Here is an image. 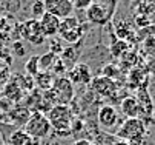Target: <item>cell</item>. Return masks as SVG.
<instances>
[{
	"instance_id": "ac0fdd59",
	"label": "cell",
	"mask_w": 155,
	"mask_h": 145,
	"mask_svg": "<svg viewBox=\"0 0 155 145\" xmlns=\"http://www.w3.org/2000/svg\"><path fill=\"white\" fill-rule=\"evenodd\" d=\"M5 94H6V97H9L11 100L17 102V100H20L21 97H23V90H21L20 87H17L15 84H9V85L5 88Z\"/></svg>"
},
{
	"instance_id": "30bf717a",
	"label": "cell",
	"mask_w": 155,
	"mask_h": 145,
	"mask_svg": "<svg viewBox=\"0 0 155 145\" xmlns=\"http://www.w3.org/2000/svg\"><path fill=\"white\" fill-rule=\"evenodd\" d=\"M89 87H91V90H92L94 94H98V96H103V97H112L117 93V84H115V80L107 79L104 76H98V77L92 79Z\"/></svg>"
},
{
	"instance_id": "5b68a950",
	"label": "cell",
	"mask_w": 155,
	"mask_h": 145,
	"mask_svg": "<svg viewBox=\"0 0 155 145\" xmlns=\"http://www.w3.org/2000/svg\"><path fill=\"white\" fill-rule=\"evenodd\" d=\"M51 90L55 94L57 105H58V103H60V105H69V102L74 97V85L71 84V80L66 76L55 77Z\"/></svg>"
},
{
	"instance_id": "8992f818",
	"label": "cell",
	"mask_w": 155,
	"mask_h": 145,
	"mask_svg": "<svg viewBox=\"0 0 155 145\" xmlns=\"http://www.w3.org/2000/svg\"><path fill=\"white\" fill-rule=\"evenodd\" d=\"M97 120H98V125L101 128H104V131H114V128L120 122L118 111L115 110V107L109 105V103L101 105L97 113Z\"/></svg>"
},
{
	"instance_id": "9a60e30c",
	"label": "cell",
	"mask_w": 155,
	"mask_h": 145,
	"mask_svg": "<svg viewBox=\"0 0 155 145\" xmlns=\"http://www.w3.org/2000/svg\"><path fill=\"white\" fill-rule=\"evenodd\" d=\"M55 80V76L49 71H40L34 76V85L40 88L41 91H48L52 88V84Z\"/></svg>"
},
{
	"instance_id": "f1b7e54d",
	"label": "cell",
	"mask_w": 155,
	"mask_h": 145,
	"mask_svg": "<svg viewBox=\"0 0 155 145\" xmlns=\"http://www.w3.org/2000/svg\"><path fill=\"white\" fill-rule=\"evenodd\" d=\"M95 145H109V143H95Z\"/></svg>"
},
{
	"instance_id": "277c9868",
	"label": "cell",
	"mask_w": 155,
	"mask_h": 145,
	"mask_svg": "<svg viewBox=\"0 0 155 145\" xmlns=\"http://www.w3.org/2000/svg\"><path fill=\"white\" fill-rule=\"evenodd\" d=\"M17 29H18V36L21 39L28 40V42H31L32 45H43V42L46 40L45 34L41 33V28H40V23L37 19H29L26 22L20 23Z\"/></svg>"
},
{
	"instance_id": "f546056e",
	"label": "cell",
	"mask_w": 155,
	"mask_h": 145,
	"mask_svg": "<svg viewBox=\"0 0 155 145\" xmlns=\"http://www.w3.org/2000/svg\"><path fill=\"white\" fill-rule=\"evenodd\" d=\"M69 2H72V0H69Z\"/></svg>"
},
{
	"instance_id": "d6986e66",
	"label": "cell",
	"mask_w": 155,
	"mask_h": 145,
	"mask_svg": "<svg viewBox=\"0 0 155 145\" xmlns=\"http://www.w3.org/2000/svg\"><path fill=\"white\" fill-rule=\"evenodd\" d=\"M25 70H26V74L34 77L37 73H40V67H38V56H31L28 59V62L25 64Z\"/></svg>"
},
{
	"instance_id": "603a6c76",
	"label": "cell",
	"mask_w": 155,
	"mask_h": 145,
	"mask_svg": "<svg viewBox=\"0 0 155 145\" xmlns=\"http://www.w3.org/2000/svg\"><path fill=\"white\" fill-rule=\"evenodd\" d=\"M61 42L63 40L60 39V37H49V53H54V54H57V56H60V53L63 51V45H61Z\"/></svg>"
},
{
	"instance_id": "ffe728a7",
	"label": "cell",
	"mask_w": 155,
	"mask_h": 145,
	"mask_svg": "<svg viewBox=\"0 0 155 145\" xmlns=\"http://www.w3.org/2000/svg\"><path fill=\"white\" fill-rule=\"evenodd\" d=\"M129 50L127 43H126V40H117V42L112 43V47H110V53H112V56L115 57H123V54Z\"/></svg>"
},
{
	"instance_id": "7402d4cb",
	"label": "cell",
	"mask_w": 155,
	"mask_h": 145,
	"mask_svg": "<svg viewBox=\"0 0 155 145\" xmlns=\"http://www.w3.org/2000/svg\"><path fill=\"white\" fill-rule=\"evenodd\" d=\"M45 12H46V9H45V5H43V0H34V3H32V6H31V14H32V17L38 20Z\"/></svg>"
},
{
	"instance_id": "ba28073f",
	"label": "cell",
	"mask_w": 155,
	"mask_h": 145,
	"mask_svg": "<svg viewBox=\"0 0 155 145\" xmlns=\"http://www.w3.org/2000/svg\"><path fill=\"white\" fill-rule=\"evenodd\" d=\"M84 12H86V20L87 22L92 23V25H97V26L106 25L107 20L112 17V12H110L104 5L97 3V2H94Z\"/></svg>"
},
{
	"instance_id": "44dd1931",
	"label": "cell",
	"mask_w": 155,
	"mask_h": 145,
	"mask_svg": "<svg viewBox=\"0 0 155 145\" xmlns=\"http://www.w3.org/2000/svg\"><path fill=\"white\" fill-rule=\"evenodd\" d=\"M143 51L149 57L155 59V36H147L144 39V42H143Z\"/></svg>"
},
{
	"instance_id": "d4e9b609",
	"label": "cell",
	"mask_w": 155,
	"mask_h": 145,
	"mask_svg": "<svg viewBox=\"0 0 155 145\" xmlns=\"http://www.w3.org/2000/svg\"><path fill=\"white\" fill-rule=\"evenodd\" d=\"M12 50H14V53H15L18 57H23V56L26 54V48H25L23 42H20V40H17V42L12 43Z\"/></svg>"
},
{
	"instance_id": "cb8c5ba5",
	"label": "cell",
	"mask_w": 155,
	"mask_h": 145,
	"mask_svg": "<svg viewBox=\"0 0 155 145\" xmlns=\"http://www.w3.org/2000/svg\"><path fill=\"white\" fill-rule=\"evenodd\" d=\"M92 3H94V0H72L74 9H78V11H86Z\"/></svg>"
},
{
	"instance_id": "6da1fadb",
	"label": "cell",
	"mask_w": 155,
	"mask_h": 145,
	"mask_svg": "<svg viewBox=\"0 0 155 145\" xmlns=\"http://www.w3.org/2000/svg\"><path fill=\"white\" fill-rule=\"evenodd\" d=\"M49 123H51V128L54 131V134L60 136V137H66V136H71V122L74 119L72 110L69 105H54L48 110V113H45Z\"/></svg>"
},
{
	"instance_id": "9c48e42d",
	"label": "cell",
	"mask_w": 155,
	"mask_h": 145,
	"mask_svg": "<svg viewBox=\"0 0 155 145\" xmlns=\"http://www.w3.org/2000/svg\"><path fill=\"white\" fill-rule=\"evenodd\" d=\"M43 5H45L46 12L54 14L60 20L74 14V6L69 0H43Z\"/></svg>"
},
{
	"instance_id": "5bb4252c",
	"label": "cell",
	"mask_w": 155,
	"mask_h": 145,
	"mask_svg": "<svg viewBox=\"0 0 155 145\" xmlns=\"http://www.w3.org/2000/svg\"><path fill=\"white\" fill-rule=\"evenodd\" d=\"M84 29H86V26H84L83 23H80L78 26H75V28H72V29L58 33V37L63 40V42L68 43V45H75V43H78V42H81V40H83Z\"/></svg>"
},
{
	"instance_id": "52a82bcc",
	"label": "cell",
	"mask_w": 155,
	"mask_h": 145,
	"mask_svg": "<svg viewBox=\"0 0 155 145\" xmlns=\"http://www.w3.org/2000/svg\"><path fill=\"white\" fill-rule=\"evenodd\" d=\"M66 74H68L66 77L71 80V84L78 85V87L89 85L91 80H92V70L87 64H77L71 70H68Z\"/></svg>"
},
{
	"instance_id": "83f0119b",
	"label": "cell",
	"mask_w": 155,
	"mask_h": 145,
	"mask_svg": "<svg viewBox=\"0 0 155 145\" xmlns=\"http://www.w3.org/2000/svg\"><path fill=\"white\" fill-rule=\"evenodd\" d=\"M115 145H127V143H126V142H123V140H120V139H118V140H117V142H115Z\"/></svg>"
},
{
	"instance_id": "e0dca14e",
	"label": "cell",
	"mask_w": 155,
	"mask_h": 145,
	"mask_svg": "<svg viewBox=\"0 0 155 145\" xmlns=\"http://www.w3.org/2000/svg\"><path fill=\"white\" fill-rule=\"evenodd\" d=\"M58 56L54 54V53H46V54H41L38 56V67H40V71H49L52 70L54 64L57 62Z\"/></svg>"
},
{
	"instance_id": "4316f807",
	"label": "cell",
	"mask_w": 155,
	"mask_h": 145,
	"mask_svg": "<svg viewBox=\"0 0 155 145\" xmlns=\"http://www.w3.org/2000/svg\"><path fill=\"white\" fill-rule=\"evenodd\" d=\"M147 71H149L152 76H155V59H153V60L150 62V64H149V70H147Z\"/></svg>"
},
{
	"instance_id": "7a4b0ae2",
	"label": "cell",
	"mask_w": 155,
	"mask_h": 145,
	"mask_svg": "<svg viewBox=\"0 0 155 145\" xmlns=\"http://www.w3.org/2000/svg\"><path fill=\"white\" fill-rule=\"evenodd\" d=\"M146 136V125L141 117L126 119L117 130V137L127 145H143Z\"/></svg>"
},
{
	"instance_id": "7c38bea8",
	"label": "cell",
	"mask_w": 155,
	"mask_h": 145,
	"mask_svg": "<svg viewBox=\"0 0 155 145\" xmlns=\"http://www.w3.org/2000/svg\"><path fill=\"white\" fill-rule=\"evenodd\" d=\"M120 111H121L123 116H126V119L140 117L143 114V110L140 107V103H138L137 97H134V96H127L120 102Z\"/></svg>"
},
{
	"instance_id": "484cf974",
	"label": "cell",
	"mask_w": 155,
	"mask_h": 145,
	"mask_svg": "<svg viewBox=\"0 0 155 145\" xmlns=\"http://www.w3.org/2000/svg\"><path fill=\"white\" fill-rule=\"evenodd\" d=\"M72 145H95V143L94 140H89V139H75Z\"/></svg>"
},
{
	"instance_id": "2e32d148",
	"label": "cell",
	"mask_w": 155,
	"mask_h": 145,
	"mask_svg": "<svg viewBox=\"0 0 155 145\" xmlns=\"http://www.w3.org/2000/svg\"><path fill=\"white\" fill-rule=\"evenodd\" d=\"M9 145H34V139L23 128H18L9 136Z\"/></svg>"
},
{
	"instance_id": "3957f363",
	"label": "cell",
	"mask_w": 155,
	"mask_h": 145,
	"mask_svg": "<svg viewBox=\"0 0 155 145\" xmlns=\"http://www.w3.org/2000/svg\"><path fill=\"white\" fill-rule=\"evenodd\" d=\"M23 130H25L32 139H46V137L52 133L51 123H49L46 114L41 113V111H34V113H31V116L28 117Z\"/></svg>"
},
{
	"instance_id": "8fae6325",
	"label": "cell",
	"mask_w": 155,
	"mask_h": 145,
	"mask_svg": "<svg viewBox=\"0 0 155 145\" xmlns=\"http://www.w3.org/2000/svg\"><path fill=\"white\" fill-rule=\"evenodd\" d=\"M38 23L41 28V33L45 34L46 39L49 37H55L58 36V29H60V19L55 17L54 14L45 12L40 19H38Z\"/></svg>"
},
{
	"instance_id": "4fadbf2b",
	"label": "cell",
	"mask_w": 155,
	"mask_h": 145,
	"mask_svg": "<svg viewBox=\"0 0 155 145\" xmlns=\"http://www.w3.org/2000/svg\"><path fill=\"white\" fill-rule=\"evenodd\" d=\"M60 60H61V64L64 65L66 70H71L74 65L78 64V59H80V53L77 51V48L74 45H68V47H64L63 51L60 53Z\"/></svg>"
}]
</instances>
